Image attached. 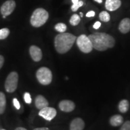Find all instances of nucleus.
<instances>
[{"label": "nucleus", "instance_id": "1", "mask_svg": "<svg viewBox=\"0 0 130 130\" xmlns=\"http://www.w3.org/2000/svg\"><path fill=\"white\" fill-rule=\"evenodd\" d=\"M92 42L93 48L100 51H104L108 48H113L115 40L111 36L105 32H95L88 36Z\"/></svg>", "mask_w": 130, "mask_h": 130}, {"label": "nucleus", "instance_id": "2", "mask_svg": "<svg viewBox=\"0 0 130 130\" xmlns=\"http://www.w3.org/2000/svg\"><path fill=\"white\" fill-rule=\"evenodd\" d=\"M77 39L75 36L68 32H62L57 35L54 39V46L60 54H64L71 50Z\"/></svg>", "mask_w": 130, "mask_h": 130}, {"label": "nucleus", "instance_id": "3", "mask_svg": "<svg viewBox=\"0 0 130 130\" xmlns=\"http://www.w3.org/2000/svg\"><path fill=\"white\" fill-rule=\"evenodd\" d=\"M48 18L49 14L46 10L38 8L32 13L30 18V23L32 27L38 28L44 25Z\"/></svg>", "mask_w": 130, "mask_h": 130}, {"label": "nucleus", "instance_id": "4", "mask_svg": "<svg viewBox=\"0 0 130 130\" xmlns=\"http://www.w3.org/2000/svg\"><path fill=\"white\" fill-rule=\"evenodd\" d=\"M36 78L39 82L42 85H48L53 79V74L49 68L42 67L36 72Z\"/></svg>", "mask_w": 130, "mask_h": 130}, {"label": "nucleus", "instance_id": "5", "mask_svg": "<svg viewBox=\"0 0 130 130\" xmlns=\"http://www.w3.org/2000/svg\"><path fill=\"white\" fill-rule=\"evenodd\" d=\"M18 79L19 76L16 72H12L8 75L4 84L5 89L8 93H13L16 90Z\"/></svg>", "mask_w": 130, "mask_h": 130}, {"label": "nucleus", "instance_id": "6", "mask_svg": "<svg viewBox=\"0 0 130 130\" xmlns=\"http://www.w3.org/2000/svg\"><path fill=\"white\" fill-rule=\"evenodd\" d=\"M77 45L80 51L84 53H89L93 50L92 42L88 36L85 35H81L78 37Z\"/></svg>", "mask_w": 130, "mask_h": 130}, {"label": "nucleus", "instance_id": "7", "mask_svg": "<svg viewBox=\"0 0 130 130\" xmlns=\"http://www.w3.org/2000/svg\"><path fill=\"white\" fill-rule=\"evenodd\" d=\"M39 115L46 121H51L56 117L57 115V111L53 107H49L48 106L40 110V111L39 112Z\"/></svg>", "mask_w": 130, "mask_h": 130}, {"label": "nucleus", "instance_id": "8", "mask_svg": "<svg viewBox=\"0 0 130 130\" xmlns=\"http://www.w3.org/2000/svg\"><path fill=\"white\" fill-rule=\"evenodd\" d=\"M16 7V3L14 0H8L2 5L1 13L3 16H9L13 12Z\"/></svg>", "mask_w": 130, "mask_h": 130}, {"label": "nucleus", "instance_id": "9", "mask_svg": "<svg viewBox=\"0 0 130 130\" xmlns=\"http://www.w3.org/2000/svg\"><path fill=\"white\" fill-rule=\"evenodd\" d=\"M29 52H30L31 57L34 61L38 62L41 60L42 58V52L40 48H39L38 46L32 45L30 46Z\"/></svg>", "mask_w": 130, "mask_h": 130}, {"label": "nucleus", "instance_id": "10", "mask_svg": "<svg viewBox=\"0 0 130 130\" xmlns=\"http://www.w3.org/2000/svg\"><path fill=\"white\" fill-rule=\"evenodd\" d=\"M60 109L64 112H71L75 109V104L74 102L69 100H63L58 104Z\"/></svg>", "mask_w": 130, "mask_h": 130}, {"label": "nucleus", "instance_id": "11", "mask_svg": "<svg viewBox=\"0 0 130 130\" xmlns=\"http://www.w3.org/2000/svg\"><path fill=\"white\" fill-rule=\"evenodd\" d=\"M121 0H106L105 6L107 10L112 12L118 9L121 6Z\"/></svg>", "mask_w": 130, "mask_h": 130}, {"label": "nucleus", "instance_id": "12", "mask_svg": "<svg viewBox=\"0 0 130 130\" xmlns=\"http://www.w3.org/2000/svg\"><path fill=\"white\" fill-rule=\"evenodd\" d=\"M84 122L81 118H76L71 122L70 125V130H83Z\"/></svg>", "mask_w": 130, "mask_h": 130}, {"label": "nucleus", "instance_id": "13", "mask_svg": "<svg viewBox=\"0 0 130 130\" xmlns=\"http://www.w3.org/2000/svg\"><path fill=\"white\" fill-rule=\"evenodd\" d=\"M48 101L42 95L37 96L35 99V105L39 110H41L45 107L48 106Z\"/></svg>", "mask_w": 130, "mask_h": 130}, {"label": "nucleus", "instance_id": "14", "mask_svg": "<svg viewBox=\"0 0 130 130\" xmlns=\"http://www.w3.org/2000/svg\"><path fill=\"white\" fill-rule=\"evenodd\" d=\"M119 30L123 34L128 33L130 31V19H123L119 25Z\"/></svg>", "mask_w": 130, "mask_h": 130}, {"label": "nucleus", "instance_id": "15", "mask_svg": "<svg viewBox=\"0 0 130 130\" xmlns=\"http://www.w3.org/2000/svg\"><path fill=\"white\" fill-rule=\"evenodd\" d=\"M123 122V117L119 115L113 116L110 119V124L113 126H118L121 125L122 124Z\"/></svg>", "mask_w": 130, "mask_h": 130}, {"label": "nucleus", "instance_id": "16", "mask_svg": "<svg viewBox=\"0 0 130 130\" xmlns=\"http://www.w3.org/2000/svg\"><path fill=\"white\" fill-rule=\"evenodd\" d=\"M6 98L5 94L0 92V115L3 114L6 110Z\"/></svg>", "mask_w": 130, "mask_h": 130}, {"label": "nucleus", "instance_id": "17", "mask_svg": "<svg viewBox=\"0 0 130 130\" xmlns=\"http://www.w3.org/2000/svg\"><path fill=\"white\" fill-rule=\"evenodd\" d=\"M129 108V102L127 100H122L119 104V110L121 113H126Z\"/></svg>", "mask_w": 130, "mask_h": 130}, {"label": "nucleus", "instance_id": "18", "mask_svg": "<svg viewBox=\"0 0 130 130\" xmlns=\"http://www.w3.org/2000/svg\"><path fill=\"white\" fill-rule=\"evenodd\" d=\"M80 20V17H79L78 14H74L72 16H71V19H70L69 22L72 25L76 26L79 23Z\"/></svg>", "mask_w": 130, "mask_h": 130}, {"label": "nucleus", "instance_id": "19", "mask_svg": "<svg viewBox=\"0 0 130 130\" xmlns=\"http://www.w3.org/2000/svg\"><path fill=\"white\" fill-rule=\"evenodd\" d=\"M100 19L101 21H103V22H107L110 20V16L109 13L106 11H102L100 13L99 15Z\"/></svg>", "mask_w": 130, "mask_h": 130}, {"label": "nucleus", "instance_id": "20", "mask_svg": "<svg viewBox=\"0 0 130 130\" xmlns=\"http://www.w3.org/2000/svg\"><path fill=\"white\" fill-rule=\"evenodd\" d=\"M66 29H67V26L63 23H58L55 25V30L60 33L64 32L66 31Z\"/></svg>", "mask_w": 130, "mask_h": 130}, {"label": "nucleus", "instance_id": "21", "mask_svg": "<svg viewBox=\"0 0 130 130\" xmlns=\"http://www.w3.org/2000/svg\"><path fill=\"white\" fill-rule=\"evenodd\" d=\"M10 35L9 29L7 28H2L0 30V40H3L6 39Z\"/></svg>", "mask_w": 130, "mask_h": 130}, {"label": "nucleus", "instance_id": "22", "mask_svg": "<svg viewBox=\"0 0 130 130\" xmlns=\"http://www.w3.org/2000/svg\"><path fill=\"white\" fill-rule=\"evenodd\" d=\"M83 4H84L83 1H78V2L75 3V4H73L72 7H71V9H72L73 12H76V11H77L79 7L83 6Z\"/></svg>", "mask_w": 130, "mask_h": 130}, {"label": "nucleus", "instance_id": "23", "mask_svg": "<svg viewBox=\"0 0 130 130\" xmlns=\"http://www.w3.org/2000/svg\"><path fill=\"white\" fill-rule=\"evenodd\" d=\"M24 101H25L27 104H30L31 103V98L30 94L28 92H25V93H24Z\"/></svg>", "mask_w": 130, "mask_h": 130}, {"label": "nucleus", "instance_id": "24", "mask_svg": "<svg viewBox=\"0 0 130 130\" xmlns=\"http://www.w3.org/2000/svg\"><path fill=\"white\" fill-rule=\"evenodd\" d=\"M120 130H130V121H128L123 123Z\"/></svg>", "mask_w": 130, "mask_h": 130}, {"label": "nucleus", "instance_id": "25", "mask_svg": "<svg viewBox=\"0 0 130 130\" xmlns=\"http://www.w3.org/2000/svg\"><path fill=\"white\" fill-rule=\"evenodd\" d=\"M13 105L14 106V107L16 108V109L17 110L20 109V108H21L20 103H19L18 100L16 98H13Z\"/></svg>", "mask_w": 130, "mask_h": 130}, {"label": "nucleus", "instance_id": "26", "mask_svg": "<svg viewBox=\"0 0 130 130\" xmlns=\"http://www.w3.org/2000/svg\"><path fill=\"white\" fill-rule=\"evenodd\" d=\"M4 63V57L1 55H0V69H1V68L3 67V64Z\"/></svg>", "mask_w": 130, "mask_h": 130}, {"label": "nucleus", "instance_id": "27", "mask_svg": "<svg viewBox=\"0 0 130 130\" xmlns=\"http://www.w3.org/2000/svg\"><path fill=\"white\" fill-rule=\"evenodd\" d=\"M95 12H93V11H90V12H89L87 14H86V16L88 18L93 17V16H95Z\"/></svg>", "mask_w": 130, "mask_h": 130}, {"label": "nucleus", "instance_id": "28", "mask_svg": "<svg viewBox=\"0 0 130 130\" xmlns=\"http://www.w3.org/2000/svg\"><path fill=\"white\" fill-rule=\"evenodd\" d=\"M101 25V24L100 22L98 21V22H96L93 25V28L95 29H98Z\"/></svg>", "mask_w": 130, "mask_h": 130}, {"label": "nucleus", "instance_id": "29", "mask_svg": "<svg viewBox=\"0 0 130 130\" xmlns=\"http://www.w3.org/2000/svg\"><path fill=\"white\" fill-rule=\"evenodd\" d=\"M34 130H50L48 128L46 127H42V128H35Z\"/></svg>", "mask_w": 130, "mask_h": 130}, {"label": "nucleus", "instance_id": "30", "mask_svg": "<svg viewBox=\"0 0 130 130\" xmlns=\"http://www.w3.org/2000/svg\"><path fill=\"white\" fill-rule=\"evenodd\" d=\"M15 130H27V129H25V128H24L23 127H18L16 128Z\"/></svg>", "mask_w": 130, "mask_h": 130}, {"label": "nucleus", "instance_id": "31", "mask_svg": "<svg viewBox=\"0 0 130 130\" xmlns=\"http://www.w3.org/2000/svg\"><path fill=\"white\" fill-rule=\"evenodd\" d=\"M94 1L97 2L98 3H99V4H101L102 3V0H94Z\"/></svg>", "mask_w": 130, "mask_h": 130}, {"label": "nucleus", "instance_id": "32", "mask_svg": "<svg viewBox=\"0 0 130 130\" xmlns=\"http://www.w3.org/2000/svg\"><path fill=\"white\" fill-rule=\"evenodd\" d=\"M72 2L73 3V4H75L78 2V0H72Z\"/></svg>", "mask_w": 130, "mask_h": 130}, {"label": "nucleus", "instance_id": "33", "mask_svg": "<svg viewBox=\"0 0 130 130\" xmlns=\"http://www.w3.org/2000/svg\"><path fill=\"white\" fill-rule=\"evenodd\" d=\"M80 16H81V17H83V15L82 13H80Z\"/></svg>", "mask_w": 130, "mask_h": 130}, {"label": "nucleus", "instance_id": "34", "mask_svg": "<svg viewBox=\"0 0 130 130\" xmlns=\"http://www.w3.org/2000/svg\"><path fill=\"white\" fill-rule=\"evenodd\" d=\"M3 18H6V16H3Z\"/></svg>", "mask_w": 130, "mask_h": 130}, {"label": "nucleus", "instance_id": "35", "mask_svg": "<svg viewBox=\"0 0 130 130\" xmlns=\"http://www.w3.org/2000/svg\"><path fill=\"white\" fill-rule=\"evenodd\" d=\"M1 130H6V129H1Z\"/></svg>", "mask_w": 130, "mask_h": 130}]
</instances>
